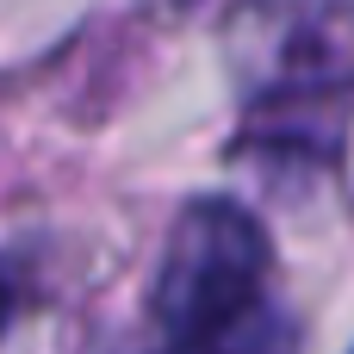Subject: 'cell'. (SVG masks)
Instances as JSON below:
<instances>
[{
    "label": "cell",
    "instance_id": "3",
    "mask_svg": "<svg viewBox=\"0 0 354 354\" xmlns=\"http://www.w3.org/2000/svg\"><path fill=\"white\" fill-rule=\"evenodd\" d=\"M12 324V274H6V261H0V330Z\"/></svg>",
    "mask_w": 354,
    "mask_h": 354
},
{
    "label": "cell",
    "instance_id": "2",
    "mask_svg": "<svg viewBox=\"0 0 354 354\" xmlns=\"http://www.w3.org/2000/svg\"><path fill=\"white\" fill-rule=\"evenodd\" d=\"M224 56L249 93H324L354 81L348 0H243L224 25Z\"/></svg>",
    "mask_w": 354,
    "mask_h": 354
},
{
    "label": "cell",
    "instance_id": "4",
    "mask_svg": "<svg viewBox=\"0 0 354 354\" xmlns=\"http://www.w3.org/2000/svg\"><path fill=\"white\" fill-rule=\"evenodd\" d=\"M174 354H218V348H212V342H180Z\"/></svg>",
    "mask_w": 354,
    "mask_h": 354
},
{
    "label": "cell",
    "instance_id": "1",
    "mask_svg": "<svg viewBox=\"0 0 354 354\" xmlns=\"http://www.w3.org/2000/svg\"><path fill=\"white\" fill-rule=\"evenodd\" d=\"M268 236L236 199H193L156 274V317L174 342L230 336L268 286Z\"/></svg>",
    "mask_w": 354,
    "mask_h": 354
}]
</instances>
